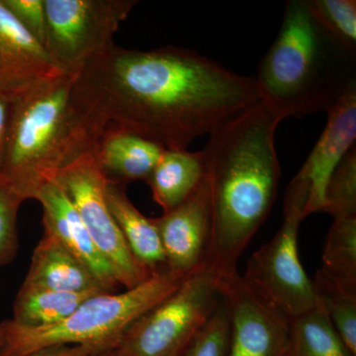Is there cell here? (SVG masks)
<instances>
[{
  "instance_id": "obj_5",
  "label": "cell",
  "mask_w": 356,
  "mask_h": 356,
  "mask_svg": "<svg viewBox=\"0 0 356 356\" xmlns=\"http://www.w3.org/2000/svg\"><path fill=\"white\" fill-rule=\"evenodd\" d=\"M184 278L163 270L152 274L133 289L98 293L69 318L50 327H24L11 320L2 322L0 356H29L44 348L76 344L116 350L129 327L172 294Z\"/></svg>"
},
{
  "instance_id": "obj_17",
  "label": "cell",
  "mask_w": 356,
  "mask_h": 356,
  "mask_svg": "<svg viewBox=\"0 0 356 356\" xmlns=\"http://www.w3.org/2000/svg\"><path fill=\"white\" fill-rule=\"evenodd\" d=\"M106 201L138 264L151 275L166 270L165 252L154 218L145 216L134 206L126 194V185L108 180Z\"/></svg>"
},
{
  "instance_id": "obj_31",
  "label": "cell",
  "mask_w": 356,
  "mask_h": 356,
  "mask_svg": "<svg viewBox=\"0 0 356 356\" xmlns=\"http://www.w3.org/2000/svg\"><path fill=\"white\" fill-rule=\"evenodd\" d=\"M3 343V327H2V323H0V346Z\"/></svg>"
},
{
  "instance_id": "obj_16",
  "label": "cell",
  "mask_w": 356,
  "mask_h": 356,
  "mask_svg": "<svg viewBox=\"0 0 356 356\" xmlns=\"http://www.w3.org/2000/svg\"><path fill=\"white\" fill-rule=\"evenodd\" d=\"M22 286L72 293L106 292L88 267L47 231L33 252Z\"/></svg>"
},
{
  "instance_id": "obj_6",
  "label": "cell",
  "mask_w": 356,
  "mask_h": 356,
  "mask_svg": "<svg viewBox=\"0 0 356 356\" xmlns=\"http://www.w3.org/2000/svg\"><path fill=\"white\" fill-rule=\"evenodd\" d=\"M222 274L205 264L187 275L129 327L118 348L128 356L179 355L221 303Z\"/></svg>"
},
{
  "instance_id": "obj_30",
  "label": "cell",
  "mask_w": 356,
  "mask_h": 356,
  "mask_svg": "<svg viewBox=\"0 0 356 356\" xmlns=\"http://www.w3.org/2000/svg\"><path fill=\"white\" fill-rule=\"evenodd\" d=\"M102 356H128L127 355H125V353H123L120 350V348H116V350L110 351V353H105V355H103Z\"/></svg>"
},
{
  "instance_id": "obj_8",
  "label": "cell",
  "mask_w": 356,
  "mask_h": 356,
  "mask_svg": "<svg viewBox=\"0 0 356 356\" xmlns=\"http://www.w3.org/2000/svg\"><path fill=\"white\" fill-rule=\"evenodd\" d=\"M136 0H44V48L65 74H76L113 44Z\"/></svg>"
},
{
  "instance_id": "obj_9",
  "label": "cell",
  "mask_w": 356,
  "mask_h": 356,
  "mask_svg": "<svg viewBox=\"0 0 356 356\" xmlns=\"http://www.w3.org/2000/svg\"><path fill=\"white\" fill-rule=\"evenodd\" d=\"M88 229L99 252L113 269L119 285L133 289L151 276L134 259L106 201L108 178L92 149H88L55 177Z\"/></svg>"
},
{
  "instance_id": "obj_11",
  "label": "cell",
  "mask_w": 356,
  "mask_h": 356,
  "mask_svg": "<svg viewBox=\"0 0 356 356\" xmlns=\"http://www.w3.org/2000/svg\"><path fill=\"white\" fill-rule=\"evenodd\" d=\"M154 220L165 252L166 270L186 277L206 264L212 235L207 178L186 200Z\"/></svg>"
},
{
  "instance_id": "obj_26",
  "label": "cell",
  "mask_w": 356,
  "mask_h": 356,
  "mask_svg": "<svg viewBox=\"0 0 356 356\" xmlns=\"http://www.w3.org/2000/svg\"><path fill=\"white\" fill-rule=\"evenodd\" d=\"M25 199L0 179V268L15 259L18 250L17 215Z\"/></svg>"
},
{
  "instance_id": "obj_13",
  "label": "cell",
  "mask_w": 356,
  "mask_h": 356,
  "mask_svg": "<svg viewBox=\"0 0 356 356\" xmlns=\"http://www.w3.org/2000/svg\"><path fill=\"white\" fill-rule=\"evenodd\" d=\"M43 207L44 231L60 241L95 275L106 292H113L119 283L113 269L89 235L86 225L67 194L55 179L46 182L35 198Z\"/></svg>"
},
{
  "instance_id": "obj_3",
  "label": "cell",
  "mask_w": 356,
  "mask_h": 356,
  "mask_svg": "<svg viewBox=\"0 0 356 356\" xmlns=\"http://www.w3.org/2000/svg\"><path fill=\"white\" fill-rule=\"evenodd\" d=\"M254 79L261 102L281 121L327 113L356 88V51L325 31L307 0H289Z\"/></svg>"
},
{
  "instance_id": "obj_25",
  "label": "cell",
  "mask_w": 356,
  "mask_h": 356,
  "mask_svg": "<svg viewBox=\"0 0 356 356\" xmlns=\"http://www.w3.org/2000/svg\"><path fill=\"white\" fill-rule=\"evenodd\" d=\"M229 334L228 306L222 298L207 324L178 356H225L228 348Z\"/></svg>"
},
{
  "instance_id": "obj_20",
  "label": "cell",
  "mask_w": 356,
  "mask_h": 356,
  "mask_svg": "<svg viewBox=\"0 0 356 356\" xmlns=\"http://www.w3.org/2000/svg\"><path fill=\"white\" fill-rule=\"evenodd\" d=\"M282 356L353 355L318 301L315 308L290 320L286 348Z\"/></svg>"
},
{
  "instance_id": "obj_23",
  "label": "cell",
  "mask_w": 356,
  "mask_h": 356,
  "mask_svg": "<svg viewBox=\"0 0 356 356\" xmlns=\"http://www.w3.org/2000/svg\"><path fill=\"white\" fill-rule=\"evenodd\" d=\"M322 212L334 219L356 217V146L332 173L325 191Z\"/></svg>"
},
{
  "instance_id": "obj_22",
  "label": "cell",
  "mask_w": 356,
  "mask_h": 356,
  "mask_svg": "<svg viewBox=\"0 0 356 356\" xmlns=\"http://www.w3.org/2000/svg\"><path fill=\"white\" fill-rule=\"evenodd\" d=\"M317 300L348 350L356 356V294L330 282L320 274L313 281Z\"/></svg>"
},
{
  "instance_id": "obj_2",
  "label": "cell",
  "mask_w": 356,
  "mask_h": 356,
  "mask_svg": "<svg viewBox=\"0 0 356 356\" xmlns=\"http://www.w3.org/2000/svg\"><path fill=\"white\" fill-rule=\"evenodd\" d=\"M280 122L264 103H257L215 129L202 151L212 209L206 264L222 274L236 270L238 257L275 202Z\"/></svg>"
},
{
  "instance_id": "obj_27",
  "label": "cell",
  "mask_w": 356,
  "mask_h": 356,
  "mask_svg": "<svg viewBox=\"0 0 356 356\" xmlns=\"http://www.w3.org/2000/svg\"><path fill=\"white\" fill-rule=\"evenodd\" d=\"M0 1L18 20V22L44 47L47 30L44 0H0Z\"/></svg>"
},
{
  "instance_id": "obj_24",
  "label": "cell",
  "mask_w": 356,
  "mask_h": 356,
  "mask_svg": "<svg viewBox=\"0 0 356 356\" xmlns=\"http://www.w3.org/2000/svg\"><path fill=\"white\" fill-rule=\"evenodd\" d=\"M325 31L348 50L356 51L355 0H307Z\"/></svg>"
},
{
  "instance_id": "obj_18",
  "label": "cell",
  "mask_w": 356,
  "mask_h": 356,
  "mask_svg": "<svg viewBox=\"0 0 356 356\" xmlns=\"http://www.w3.org/2000/svg\"><path fill=\"white\" fill-rule=\"evenodd\" d=\"M205 177L202 151L165 149L146 181L154 200L166 213L186 200Z\"/></svg>"
},
{
  "instance_id": "obj_14",
  "label": "cell",
  "mask_w": 356,
  "mask_h": 356,
  "mask_svg": "<svg viewBox=\"0 0 356 356\" xmlns=\"http://www.w3.org/2000/svg\"><path fill=\"white\" fill-rule=\"evenodd\" d=\"M64 74L0 1V88L16 93Z\"/></svg>"
},
{
  "instance_id": "obj_15",
  "label": "cell",
  "mask_w": 356,
  "mask_h": 356,
  "mask_svg": "<svg viewBox=\"0 0 356 356\" xmlns=\"http://www.w3.org/2000/svg\"><path fill=\"white\" fill-rule=\"evenodd\" d=\"M91 149L108 180L124 185L147 180L165 149L113 124L105 126Z\"/></svg>"
},
{
  "instance_id": "obj_21",
  "label": "cell",
  "mask_w": 356,
  "mask_h": 356,
  "mask_svg": "<svg viewBox=\"0 0 356 356\" xmlns=\"http://www.w3.org/2000/svg\"><path fill=\"white\" fill-rule=\"evenodd\" d=\"M325 280L356 294V217L334 219L318 271Z\"/></svg>"
},
{
  "instance_id": "obj_10",
  "label": "cell",
  "mask_w": 356,
  "mask_h": 356,
  "mask_svg": "<svg viewBox=\"0 0 356 356\" xmlns=\"http://www.w3.org/2000/svg\"><path fill=\"white\" fill-rule=\"evenodd\" d=\"M229 334L225 356H282L290 320L243 280L238 271L222 274Z\"/></svg>"
},
{
  "instance_id": "obj_28",
  "label": "cell",
  "mask_w": 356,
  "mask_h": 356,
  "mask_svg": "<svg viewBox=\"0 0 356 356\" xmlns=\"http://www.w3.org/2000/svg\"><path fill=\"white\" fill-rule=\"evenodd\" d=\"M114 350L103 348L99 346H60L44 348L29 356H102Z\"/></svg>"
},
{
  "instance_id": "obj_19",
  "label": "cell",
  "mask_w": 356,
  "mask_h": 356,
  "mask_svg": "<svg viewBox=\"0 0 356 356\" xmlns=\"http://www.w3.org/2000/svg\"><path fill=\"white\" fill-rule=\"evenodd\" d=\"M98 293L102 292L51 291L21 286L11 321L24 327H50L69 318L83 301Z\"/></svg>"
},
{
  "instance_id": "obj_12",
  "label": "cell",
  "mask_w": 356,
  "mask_h": 356,
  "mask_svg": "<svg viewBox=\"0 0 356 356\" xmlns=\"http://www.w3.org/2000/svg\"><path fill=\"white\" fill-rule=\"evenodd\" d=\"M327 120L317 144L293 178L307 194L306 215L322 212L325 191L332 173L355 147L356 88L327 112Z\"/></svg>"
},
{
  "instance_id": "obj_29",
  "label": "cell",
  "mask_w": 356,
  "mask_h": 356,
  "mask_svg": "<svg viewBox=\"0 0 356 356\" xmlns=\"http://www.w3.org/2000/svg\"><path fill=\"white\" fill-rule=\"evenodd\" d=\"M14 93L0 88V175L6 156L7 134L10 122Z\"/></svg>"
},
{
  "instance_id": "obj_1",
  "label": "cell",
  "mask_w": 356,
  "mask_h": 356,
  "mask_svg": "<svg viewBox=\"0 0 356 356\" xmlns=\"http://www.w3.org/2000/svg\"><path fill=\"white\" fill-rule=\"evenodd\" d=\"M72 96L96 139L113 124L165 149H187L261 102L254 77L197 51L114 44L77 72Z\"/></svg>"
},
{
  "instance_id": "obj_4",
  "label": "cell",
  "mask_w": 356,
  "mask_h": 356,
  "mask_svg": "<svg viewBox=\"0 0 356 356\" xmlns=\"http://www.w3.org/2000/svg\"><path fill=\"white\" fill-rule=\"evenodd\" d=\"M76 74L64 72L14 93L0 179L25 200L95 142L72 102Z\"/></svg>"
},
{
  "instance_id": "obj_7",
  "label": "cell",
  "mask_w": 356,
  "mask_h": 356,
  "mask_svg": "<svg viewBox=\"0 0 356 356\" xmlns=\"http://www.w3.org/2000/svg\"><path fill=\"white\" fill-rule=\"evenodd\" d=\"M305 192L290 184L284 199V220L270 242L248 259L243 280L289 320L317 306L313 281L298 254L300 224L307 217Z\"/></svg>"
}]
</instances>
